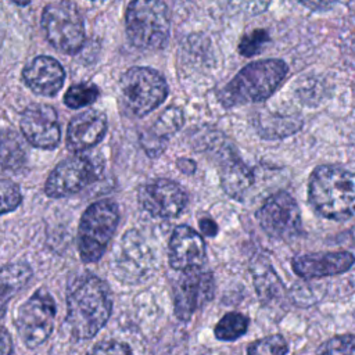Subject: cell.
Returning a JSON list of instances; mask_svg holds the SVG:
<instances>
[{"mask_svg": "<svg viewBox=\"0 0 355 355\" xmlns=\"http://www.w3.org/2000/svg\"><path fill=\"white\" fill-rule=\"evenodd\" d=\"M200 227H201V232L209 237H212L218 233V225L209 218H202L200 220Z\"/></svg>", "mask_w": 355, "mask_h": 355, "instance_id": "obj_34", "label": "cell"}, {"mask_svg": "<svg viewBox=\"0 0 355 355\" xmlns=\"http://www.w3.org/2000/svg\"><path fill=\"white\" fill-rule=\"evenodd\" d=\"M287 71V64L277 58L254 61L240 69L222 89L219 100L225 107L266 100L280 86Z\"/></svg>", "mask_w": 355, "mask_h": 355, "instance_id": "obj_3", "label": "cell"}, {"mask_svg": "<svg viewBox=\"0 0 355 355\" xmlns=\"http://www.w3.org/2000/svg\"><path fill=\"white\" fill-rule=\"evenodd\" d=\"M182 125H183L182 111L176 107H171V108H166L162 112V115L157 119V122L153 126L150 135H153L154 137L165 141L166 136L176 132Z\"/></svg>", "mask_w": 355, "mask_h": 355, "instance_id": "obj_25", "label": "cell"}, {"mask_svg": "<svg viewBox=\"0 0 355 355\" xmlns=\"http://www.w3.org/2000/svg\"><path fill=\"white\" fill-rule=\"evenodd\" d=\"M65 72L61 64L47 55L33 58L24 69L25 83L40 96H54L64 83Z\"/></svg>", "mask_w": 355, "mask_h": 355, "instance_id": "obj_18", "label": "cell"}, {"mask_svg": "<svg viewBox=\"0 0 355 355\" xmlns=\"http://www.w3.org/2000/svg\"><path fill=\"white\" fill-rule=\"evenodd\" d=\"M12 354V340L6 327L0 324V355H11Z\"/></svg>", "mask_w": 355, "mask_h": 355, "instance_id": "obj_32", "label": "cell"}, {"mask_svg": "<svg viewBox=\"0 0 355 355\" xmlns=\"http://www.w3.org/2000/svg\"><path fill=\"white\" fill-rule=\"evenodd\" d=\"M220 182L226 194L233 198H240L251 187L254 182V173L243 162L233 159L223 165Z\"/></svg>", "mask_w": 355, "mask_h": 355, "instance_id": "obj_20", "label": "cell"}, {"mask_svg": "<svg viewBox=\"0 0 355 355\" xmlns=\"http://www.w3.org/2000/svg\"><path fill=\"white\" fill-rule=\"evenodd\" d=\"M269 42V35L265 29H255L244 35L239 43V53L244 57H252L261 53Z\"/></svg>", "mask_w": 355, "mask_h": 355, "instance_id": "obj_28", "label": "cell"}, {"mask_svg": "<svg viewBox=\"0 0 355 355\" xmlns=\"http://www.w3.org/2000/svg\"><path fill=\"white\" fill-rule=\"evenodd\" d=\"M171 31V14L162 0H132L126 10V33L130 43L143 50L165 46Z\"/></svg>", "mask_w": 355, "mask_h": 355, "instance_id": "obj_4", "label": "cell"}, {"mask_svg": "<svg viewBox=\"0 0 355 355\" xmlns=\"http://www.w3.org/2000/svg\"><path fill=\"white\" fill-rule=\"evenodd\" d=\"M25 150L19 137L11 130L0 132V169L15 171L25 162Z\"/></svg>", "mask_w": 355, "mask_h": 355, "instance_id": "obj_21", "label": "cell"}, {"mask_svg": "<svg viewBox=\"0 0 355 355\" xmlns=\"http://www.w3.org/2000/svg\"><path fill=\"white\" fill-rule=\"evenodd\" d=\"M119 89L126 107L137 116L155 110L168 94L165 79L146 67L128 69L121 78Z\"/></svg>", "mask_w": 355, "mask_h": 355, "instance_id": "obj_7", "label": "cell"}, {"mask_svg": "<svg viewBox=\"0 0 355 355\" xmlns=\"http://www.w3.org/2000/svg\"><path fill=\"white\" fill-rule=\"evenodd\" d=\"M98 97V89L96 85L82 82L72 85L64 94V103L73 110L83 108L92 104Z\"/></svg>", "mask_w": 355, "mask_h": 355, "instance_id": "obj_24", "label": "cell"}, {"mask_svg": "<svg viewBox=\"0 0 355 355\" xmlns=\"http://www.w3.org/2000/svg\"><path fill=\"white\" fill-rule=\"evenodd\" d=\"M355 263L351 252H316L294 258L293 270L304 279H318L347 272Z\"/></svg>", "mask_w": 355, "mask_h": 355, "instance_id": "obj_16", "label": "cell"}, {"mask_svg": "<svg viewBox=\"0 0 355 355\" xmlns=\"http://www.w3.org/2000/svg\"><path fill=\"white\" fill-rule=\"evenodd\" d=\"M107 132V118L98 110H87L73 116L67 130V146L80 153L96 146Z\"/></svg>", "mask_w": 355, "mask_h": 355, "instance_id": "obj_17", "label": "cell"}, {"mask_svg": "<svg viewBox=\"0 0 355 355\" xmlns=\"http://www.w3.org/2000/svg\"><path fill=\"white\" fill-rule=\"evenodd\" d=\"M112 308L108 286L96 276L79 277L67 297V323L78 340L94 337L107 323Z\"/></svg>", "mask_w": 355, "mask_h": 355, "instance_id": "obj_1", "label": "cell"}, {"mask_svg": "<svg viewBox=\"0 0 355 355\" xmlns=\"http://www.w3.org/2000/svg\"><path fill=\"white\" fill-rule=\"evenodd\" d=\"M42 28L50 44L67 54L76 53L85 42L83 18L78 7L68 0L54 1L44 7Z\"/></svg>", "mask_w": 355, "mask_h": 355, "instance_id": "obj_6", "label": "cell"}, {"mask_svg": "<svg viewBox=\"0 0 355 355\" xmlns=\"http://www.w3.org/2000/svg\"><path fill=\"white\" fill-rule=\"evenodd\" d=\"M14 3H17V4H19V6H25V4H28L31 0H12Z\"/></svg>", "mask_w": 355, "mask_h": 355, "instance_id": "obj_36", "label": "cell"}, {"mask_svg": "<svg viewBox=\"0 0 355 355\" xmlns=\"http://www.w3.org/2000/svg\"><path fill=\"white\" fill-rule=\"evenodd\" d=\"M32 277V269L25 262L10 263L0 269V311L21 291Z\"/></svg>", "mask_w": 355, "mask_h": 355, "instance_id": "obj_19", "label": "cell"}, {"mask_svg": "<svg viewBox=\"0 0 355 355\" xmlns=\"http://www.w3.org/2000/svg\"><path fill=\"white\" fill-rule=\"evenodd\" d=\"M169 263L176 270L200 268L205 259L202 237L189 226H178L169 240Z\"/></svg>", "mask_w": 355, "mask_h": 355, "instance_id": "obj_15", "label": "cell"}, {"mask_svg": "<svg viewBox=\"0 0 355 355\" xmlns=\"http://www.w3.org/2000/svg\"><path fill=\"white\" fill-rule=\"evenodd\" d=\"M308 198L324 218H351L355 214V173L336 165L318 166L309 178Z\"/></svg>", "mask_w": 355, "mask_h": 355, "instance_id": "obj_2", "label": "cell"}, {"mask_svg": "<svg viewBox=\"0 0 355 355\" xmlns=\"http://www.w3.org/2000/svg\"><path fill=\"white\" fill-rule=\"evenodd\" d=\"M287 351L286 340L280 334H273L251 343L247 348V355H286Z\"/></svg>", "mask_w": 355, "mask_h": 355, "instance_id": "obj_26", "label": "cell"}, {"mask_svg": "<svg viewBox=\"0 0 355 355\" xmlns=\"http://www.w3.org/2000/svg\"><path fill=\"white\" fill-rule=\"evenodd\" d=\"M297 1L313 11H326L331 8L336 3V0H297Z\"/></svg>", "mask_w": 355, "mask_h": 355, "instance_id": "obj_31", "label": "cell"}, {"mask_svg": "<svg viewBox=\"0 0 355 355\" xmlns=\"http://www.w3.org/2000/svg\"><path fill=\"white\" fill-rule=\"evenodd\" d=\"M248 327V319L243 313H226L215 326V336L223 341H232L241 337Z\"/></svg>", "mask_w": 355, "mask_h": 355, "instance_id": "obj_23", "label": "cell"}, {"mask_svg": "<svg viewBox=\"0 0 355 355\" xmlns=\"http://www.w3.org/2000/svg\"><path fill=\"white\" fill-rule=\"evenodd\" d=\"M55 302L46 290L35 291L19 308L15 324L22 343L28 348L42 345L53 331Z\"/></svg>", "mask_w": 355, "mask_h": 355, "instance_id": "obj_8", "label": "cell"}, {"mask_svg": "<svg viewBox=\"0 0 355 355\" xmlns=\"http://www.w3.org/2000/svg\"><path fill=\"white\" fill-rule=\"evenodd\" d=\"M101 164L94 157L78 154L60 162L49 175L44 191L49 197H65L78 193L98 178Z\"/></svg>", "mask_w": 355, "mask_h": 355, "instance_id": "obj_10", "label": "cell"}, {"mask_svg": "<svg viewBox=\"0 0 355 355\" xmlns=\"http://www.w3.org/2000/svg\"><path fill=\"white\" fill-rule=\"evenodd\" d=\"M87 355H133L130 348L121 341L110 340L96 344Z\"/></svg>", "mask_w": 355, "mask_h": 355, "instance_id": "obj_30", "label": "cell"}, {"mask_svg": "<svg viewBox=\"0 0 355 355\" xmlns=\"http://www.w3.org/2000/svg\"><path fill=\"white\" fill-rule=\"evenodd\" d=\"M154 261V252L146 239L137 230H129L115 247L114 275L122 282L137 283L153 272Z\"/></svg>", "mask_w": 355, "mask_h": 355, "instance_id": "obj_9", "label": "cell"}, {"mask_svg": "<svg viewBox=\"0 0 355 355\" xmlns=\"http://www.w3.org/2000/svg\"><path fill=\"white\" fill-rule=\"evenodd\" d=\"M140 205L155 218H175L187 204L186 191L169 179H155L139 189Z\"/></svg>", "mask_w": 355, "mask_h": 355, "instance_id": "obj_13", "label": "cell"}, {"mask_svg": "<svg viewBox=\"0 0 355 355\" xmlns=\"http://www.w3.org/2000/svg\"><path fill=\"white\" fill-rule=\"evenodd\" d=\"M22 201L19 187L10 179L0 178V215L14 211Z\"/></svg>", "mask_w": 355, "mask_h": 355, "instance_id": "obj_27", "label": "cell"}, {"mask_svg": "<svg viewBox=\"0 0 355 355\" xmlns=\"http://www.w3.org/2000/svg\"><path fill=\"white\" fill-rule=\"evenodd\" d=\"M118 220V205L111 200H100L87 207L78 230V250L83 262H97L103 257Z\"/></svg>", "mask_w": 355, "mask_h": 355, "instance_id": "obj_5", "label": "cell"}, {"mask_svg": "<svg viewBox=\"0 0 355 355\" xmlns=\"http://www.w3.org/2000/svg\"><path fill=\"white\" fill-rule=\"evenodd\" d=\"M301 128V119L293 116H280L273 115L261 118V135L265 137H283L297 132Z\"/></svg>", "mask_w": 355, "mask_h": 355, "instance_id": "obj_22", "label": "cell"}, {"mask_svg": "<svg viewBox=\"0 0 355 355\" xmlns=\"http://www.w3.org/2000/svg\"><path fill=\"white\" fill-rule=\"evenodd\" d=\"M323 355H355V334L331 337L320 347Z\"/></svg>", "mask_w": 355, "mask_h": 355, "instance_id": "obj_29", "label": "cell"}, {"mask_svg": "<svg viewBox=\"0 0 355 355\" xmlns=\"http://www.w3.org/2000/svg\"><path fill=\"white\" fill-rule=\"evenodd\" d=\"M214 294V277L200 268L183 270L173 288L175 313L180 320L190 316L205 305Z\"/></svg>", "mask_w": 355, "mask_h": 355, "instance_id": "obj_12", "label": "cell"}, {"mask_svg": "<svg viewBox=\"0 0 355 355\" xmlns=\"http://www.w3.org/2000/svg\"><path fill=\"white\" fill-rule=\"evenodd\" d=\"M257 219L263 232L275 239H290L301 227L297 201L286 191L269 196L258 209Z\"/></svg>", "mask_w": 355, "mask_h": 355, "instance_id": "obj_11", "label": "cell"}, {"mask_svg": "<svg viewBox=\"0 0 355 355\" xmlns=\"http://www.w3.org/2000/svg\"><path fill=\"white\" fill-rule=\"evenodd\" d=\"M178 168L184 172V173H193L196 171V164L194 161L191 159H187V158H183V159H179L178 161Z\"/></svg>", "mask_w": 355, "mask_h": 355, "instance_id": "obj_35", "label": "cell"}, {"mask_svg": "<svg viewBox=\"0 0 355 355\" xmlns=\"http://www.w3.org/2000/svg\"><path fill=\"white\" fill-rule=\"evenodd\" d=\"M25 139L39 148H54L60 143L61 129L57 112L46 104H31L25 108L19 121Z\"/></svg>", "mask_w": 355, "mask_h": 355, "instance_id": "obj_14", "label": "cell"}, {"mask_svg": "<svg viewBox=\"0 0 355 355\" xmlns=\"http://www.w3.org/2000/svg\"><path fill=\"white\" fill-rule=\"evenodd\" d=\"M272 0H244V7L252 12V14H259L263 12Z\"/></svg>", "mask_w": 355, "mask_h": 355, "instance_id": "obj_33", "label": "cell"}]
</instances>
